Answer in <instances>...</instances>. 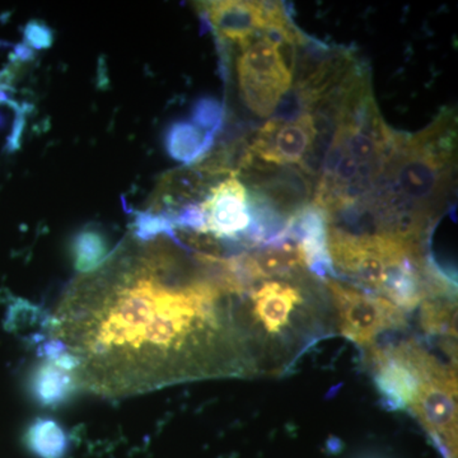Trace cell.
Listing matches in <instances>:
<instances>
[{
  "mask_svg": "<svg viewBox=\"0 0 458 458\" xmlns=\"http://www.w3.org/2000/svg\"><path fill=\"white\" fill-rule=\"evenodd\" d=\"M147 241L65 292L47 324L44 358H59L78 388L105 399L258 376L228 259Z\"/></svg>",
  "mask_w": 458,
  "mask_h": 458,
  "instance_id": "1",
  "label": "cell"
},
{
  "mask_svg": "<svg viewBox=\"0 0 458 458\" xmlns=\"http://www.w3.org/2000/svg\"><path fill=\"white\" fill-rule=\"evenodd\" d=\"M238 282V312L256 375H284L311 346L336 333L327 286L311 271Z\"/></svg>",
  "mask_w": 458,
  "mask_h": 458,
  "instance_id": "2",
  "label": "cell"
},
{
  "mask_svg": "<svg viewBox=\"0 0 458 458\" xmlns=\"http://www.w3.org/2000/svg\"><path fill=\"white\" fill-rule=\"evenodd\" d=\"M399 135L382 120L369 80L360 78L340 102L335 131L318 171L312 204L327 221L375 191Z\"/></svg>",
  "mask_w": 458,
  "mask_h": 458,
  "instance_id": "3",
  "label": "cell"
},
{
  "mask_svg": "<svg viewBox=\"0 0 458 458\" xmlns=\"http://www.w3.org/2000/svg\"><path fill=\"white\" fill-rule=\"evenodd\" d=\"M240 47L237 78L241 98L252 113L269 117L293 87L298 47L271 33H261Z\"/></svg>",
  "mask_w": 458,
  "mask_h": 458,
  "instance_id": "4",
  "label": "cell"
},
{
  "mask_svg": "<svg viewBox=\"0 0 458 458\" xmlns=\"http://www.w3.org/2000/svg\"><path fill=\"white\" fill-rule=\"evenodd\" d=\"M421 345V344H420ZM409 410L445 458H457V373L452 364L419 346Z\"/></svg>",
  "mask_w": 458,
  "mask_h": 458,
  "instance_id": "5",
  "label": "cell"
},
{
  "mask_svg": "<svg viewBox=\"0 0 458 458\" xmlns=\"http://www.w3.org/2000/svg\"><path fill=\"white\" fill-rule=\"evenodd\" d=\"M335 312L336 333L364 352L375 346L386 333L408 324V313L382 295L339 278H324Z\"/></svg>",
  "mask_w": 458,
  "mask_h": 458,
  "instance_id": "6",
  "label": "cell"
},
{
  "mask_svg": "<svg viewBox=\"0 0 458 458\" xmlns=\"http://www.w3.org/2000/svg\"><path fill=\"white\" fill-rule=\"evenodd\" d=\"M321 146L318 122L312 114L302 113L293 119L274 117L258 131L242 159L276 165L307 162L303 171L311 174Z\"/></svg>",
  "mask_w": 458,
  "mask_h": 458,
  "instance_id": "7",
  "label": "cell"
},
{
  "mask_svg": "<svg viewBox=\"0 0 458 458\" xmlns=\"http://www.w3.org/2000/svg\"><path fill=\"white\" fill-rule=\"evenodd\" d=\"M207 13L216 35L240 47L261 33H276L289 40L300 35L280 3L221 0L208 3Z\"/></svg>",
  "mask_w": 458,
  "mask_h": 458,
  "instance_id": "8",
  "label": "cell"
},
{
  "mask_svg": "<svg viewBox=\"0 0 458 458\" xmlns=\"http://www.w3.org/2000/svg\"><path fill=\"white\" fill-rule=\"evenodd\" d=\"M199 207L204 218L203 234H210L216 240L243 242L250 250L252 216L249 192L236 174L210 189Z\"/></svg>",
  "mask_w": 458,
  "mask_h": 458,
  "instance_id": "9",
  "label": "cell"
},
{
  "mask_svg": "<svg viewBox=\"0 0 458 458\" xmlns=\"http://www.w3.org/2000/svg\"><path fill=\"white\" fill-rule=\"evenodd\" d=\"M73 372L63 369L55 360L44 358V360L33 369L31 391L33 397L42 406L60 405L69 399L77 390Z\"/></svg>",
  "mask_w": 458,
  "mask_h": 458,
  "instance_id": "10",
  "label": "cell"
},
{
  "mask_svg": "<svg viewBox=\"0 0 458 458\" xmlns=\"http://www.w3.org/2000/svg\"><path fill=\"white\" fill-rule=\"evenodd\" d=\"M216 135L204 131L194 123L177 122L172 123L165 134V148L168 155L182 164H192L207 155L213 147Z\"/></svg>",
  "mask_w": 458,
  "mask_h": 458,
  "instance_id": "11",
  "label": "cell"
},
{
  "mask_svg": "<svg viewBox=\"0 0 458 458\" xmlns=\"http://www.w3.org/2000/svg\"><path fill=\"white\" fill-rule=\"evenodd\" d=\"M27 448L38 458H64L69 448L68 437L56 421L38 419L27 429Z\"/></svg>",
  "mask_w": 458,
  "mask_h": 458,
  "instance_id": "12",
  "label": "cell"
},
{
  "mask_svg": "<svg viewBox=\"0 0 458 458\" xmlns=\"http://www.w3.org/2000/svg\"><path fill=\"white\" fill-rule=\"evenodd\" d=\"M74 267L80 273L87 274L98 269L105 262L108 252L106 238L98 229H83L73 240Z\"/></svg>",
  "mask_w": 458,
  "mask_h": 458,
  "instance_id": "13",
  "label": "cell"
},
{
  "mask_svg": "<svg viewBox=\"0 0 458 458\" xmlns=\"http://www.w3.org/2000/svg\"><path fill=\"white\" fill-rule=\"evenodd\" d=\"M192 122L204 131L216 135L225 120V108L214 98L199 99L192 110Z\"/></svg>",
  "mask_w": 458,
  "mask_h": 458,
  "instance_id": "14",
  "label": "cell"
},
{
  "mask_svg": "<svg viewBox=\"0 0 458 458\" xmlns=\"http://www.w3.org/2000/svg\"><path fill=\"white\" fill-rule=\"evenodd\" d=\"M25 41L27 47L31 49H47L53 45L54 33L45 23L31 21L25 29Z\"/></svg>",
  "mask_w": 458,
  "mask_h": 458,
  "instance_id": "15",
  "label": "cell"
},
{
  "mask_svg": "<svg viewBox=\"0 0 458 458\" xmlns=\"http://www.w3.org/2000/svg\"><path fill=\"white\" fill-rule=\"evenodd\" d=\"M5 102H9V98L3 87L0 86V105L5 104Z\"/></svg>",
  "mask_w": 458,
  "mask_h": 458,
  "instance_id": "16",
  "label": "cell"
}]
</instances>
